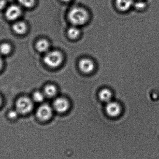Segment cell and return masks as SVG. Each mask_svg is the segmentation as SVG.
Segmentation results:
<instances>
[{
    "label": "cell",
    "mask_w": 159,
    "mask_h": 159,
    "mask_svg": "<svg viewBox=\"0 0 159 159\" xmlns=\"http://www.w3.org/2000/svg\"><path fill=\"white\" fill-rule=\"evenodd\" d=\"M80 31L77 26L73 25L70 27L67 31V34L70 39H75L80 35Z\"/></svg>",
    "instance_id": "cell-14"
},
{
    "label": "cell",
    "mask_w": 159,
    "mask_h": 159,
    "mask_svg": "<svg viewBox=\"0 0 159 159\" xmlns=\"http://www.w3.org/2000/svg\"><path fill=\"white\" fill-rule=\"evenodd\" d=\"M21 13V9L19 7L16 5H12L7 10L6 16L9 20H15L20 16Z\"/></svg>",
    "instance_id": "cell-8"
},
{
    "label": "cell",
    "mask_w": 159,
    "mask_h": 159,
    "mask_svg": "<svg viewBox=\"0 0 159 159\" xmlns=\"http://www.w3.org/2000/svg\"><path fill=\"white\" fill-rule=\"evenodd\" d=\"M71 1H72V0H61V1L64 2H69Z\"/></svg>",
    "instance_id": "cell-23"
},
{
    "label": "cell",
    "mask_w": 159,
    "mask_h": 159,
    "mask_svg": "<svg viewBox=\"0 0 159 159\" xmlns=\"http://www.w3.org/2000/svg\"><path fill=\"white\" fill-rule=\"evenodd\" d=\"M53 114L52 108L49 105L43 104L38 107L36 110L37 118L41 121H47L50 119Z\"/></svg>",
    "instance_id": "cell-4"
},
{
    "label": "cell",
    "mask_w": 159,
    "mask_h": 159,
    "mask_svg": "<svg viewBox=\"0 0 159 159\" xmlns=\"http://www.w3.org/2000/svg\"><path fill=\"white\" fill-rule=\"evenodd\" d=\"M57 90V87L52 84H48L45 86L43 93L47 97L52 98L56 96Z\"/></svg>",
    "instance_id": "cell-13"
},
{
    "label": "cell",
    "mask_w": 159,
    "mask_h": 159,
    "mask_svg": "<svg viewBox=\"0 0 159 159\" xmlns=\"http://www.w3.org/2000/svg\"><path fill=\"white\" fill-rule=\"evenodd\" d=\"M54 109L59 113L66 112L70 107V103L67 99L62 97L57 98L53 103Z\"/></svg>",
    "instance_id": "cell-5"
},
{
    "label": "cell",
    "mask_w": 159,
    "mask_h": 159,
    "mask_svg": "<svg viewBox=\"0 0 159 159\" xmlns=\"http://www.w3.org/2000/svg\"><path fill=\"white\" fill-rule=\"evenodd\" d=\"M116 4L119 10L125 12L128 11L132 6L134 0H116Z\"/></svg>",
    "instance_id": "cell-9"
},
{
    "label": "cell",
    "mask_w": 159,
    "mask_h": 159,
    "mask_svg": "<svg viewBox=\"0 0 159 159\" xmlns=\"http://www.w3.org/2000/svg\"><path fill=\"white\" fill-rule=\"evenodd\" d=\"M2 96L0 95V107L2 105Z\"/></svg>",
    "instance_id": "cell-22"
},
{
    "label": "cell",
    "mask_w": 159,
    "mask_h": 159,
    "mask_svg": "<svg viewBox=\"0 0 159 159\" xmlns=\"http://www.w3.org/2000/svg\"><path fill=\"white\" fill-rule=\"evenodd\" d=\"M20 4L26 7H31L35 4V0H18Z\"/></svg>",
    "instance_id": "cell-17"
},
{
    "label": "cell",
    "mask_w": 159,
    "mask_h": 159,
    "mask_svg": "<svg viewBox=\"0 0 159 159\" xmlns=\"http://www.w3.org/2000/svg\"><path fill=\"white\" fill-rule=\"evenodd\" d=\"M27 24L23 21H18L13 26V30L15 33L20 35L25 34L27 31Z\"/></svg>",
    "instance_id": "cell-11"
},
{
    "label": "cell",
    "mask_w": 159,
    "mask_h": 159,
    "mask_svg": "<svg viewBox=\"0 0 159 159\" xmlns=\"http://www.w3.org/2000/svg\"><path fill=\"white\" fill-rule=\"evenodd\" d=\"M12 51V46L9 43H3L0 44V54L2 56H7Z\"/></svg>",
    "instance_id": "cell-15"
},
{
    "label": "cell",
    "mask_w": 159,
    "mask_h": 159,
    "mask_svg": "<svg viewBox=\"0 0 159 159\" xmlns=\"http://www.w3.org/2000/svg\"><path fill=\"white\" fill-rule=\"evenodd\" d=\"M68 17L73 25L79 27L88 22L90 19V14L84 7L75 6L70 9Z\"/></svg>",
    "instance_id": "cell-1"
},
{
    "label": "cell",
    "mask_w": 159,
    "mask_h": 159,
    "mask_svg": "<svg viewBox=\"0 0 159 159\" xmlns=\"http://www.w3.org/2000/svg\"><path fill=\"white\" fill-rule=\"evenodd\" d=\"M63 59L61 52L57 50H53L46 53L43 58V61L48 67L56 68L61 65Z\"/></svg>",
    "instance_id": "cell-2"
},
{
    "label": "cell",
    "mask_w": 159,
    "mask_h": 159,
    "mask_svg": "<svg viewBox=\"0 0 159 159\" xmlns=\"http://www.w3.org/2000/svg\"><path fill=\"white\" fill-rule=\"evenodd\" d=\"M20 114L16 109L11 110L7 113V117L11 120H15L18 117Z\"/></svg>",
    "instance_id": "cell-18"
},
{
    "label": "cell",
    "mask_w": 159,
    "mask_h": 159,
    "mask_svg": "<svg viewBox=\"0 0 159 159\" xmlns=\"http://www.w3.org/2000/svg\"><path fill=\"white\" fill-rule=\"evenodd\" d=\"M105 109L107 115L111 117L117 116L120 114L121 110L119 104L111 101L107 103Z\"/></svg>",
    "instance_id": "cell-7"
},
{
    "label": "cell",
    "mask_w": 159,
    "mask_h": 159,
    "mask_svg": "<svg viewBox=\"0 0 159 159\" xmlns=\"http://www.w3.org/2000/svg\"><path fill=\"white\" fill-rule=\"evenodd\" d=\"M6 5V2L4 0H0V9H3Z\"/></svg>",
    "instance_id": "cell-20"
},
{
    "label": "cell",
    "mask_w": 159,
    "mask_h": 159,
    "mask_svg": "<svg viewBox=\"0 0 159 159\" xmlns=\"http://www.w3.org/2000/svg\"><path fill=\"white\" fill-rule=\"evenodd\" d=\"M33 108V101L27 96H21L16 101V109L20 115L29 114L32 111Z\"/></svg>",
    "instance_id": "cell-3"
},
{
    "label": "cell",
    "mask_w": 159,
    "mask_h": 159,
    "mask_svg": "<svg viewBox=\"0 0 159 159\" xmlns=\"http://www.w3.org/2000/svg\"><path fill=\"white\" fill-rule=\"evenodd\" d=\"M50 44L46 39H40L36 42L35 48L37 51L41 53H47L49 51Z\"/></svg>",
    "instance_id": "cell-10"
},
{
    "label": "cell",
    "mask_w": 159,
    "mask_h": 159,
    "mask_svg": "<svg viewBox=\"0 0 159 159\" xmlns=\"http://www.w3.org/2000/svg\"><path fill=\"white\" fill-rule=\"evenodd\" d=\"M3 66V61L2 58V55L0 54V71L2 69Z\"/></svg>",
    "instance_id": "cell-21"
},
{
    "label": "cell",
    "mask_w": 159,
    "mask_h": 159,
    "mask_svg": "<svg viewBox=\"0 0 159 159\" xmlns=\"http://www.w3.org/2000/svg\"><path fill=\"white\" fill-rule=\"evenodd\" d=\"M99 96L101 101L107 103L111 101L112 97V93L111 91L108 89H104L100 91Z\"/></svg>",
    "instance_id": "cell-12"
},
{
    "label": "cell",
    "mask_w": 159,
    "mask_h": 159,
    "mask_svg": "<svg viewBox=\"0 0 159 159\" xmlns=\"http://www.w3.org/2000/svg\"><path fill=\"white\" fill-rule=\"evenodd\" d=\"M135 8L138 10H142V9H144L145 7L146 4L145 3L143 2H137L136 3L134 4Z\"/></svg>",
    "instance_id": "cell-19"
},
{
    "label": "cell",
    "mask_w": 159,
    "mask_h": 159,
    "mask_svg": "<svg viewBox=\"0 0 159 159\" xmlns=\"http://www.w3.org/2000/svg\"><path fill=\"white\" fill-rule=\"evenodd\" d=\"M79 67L81 72L85 74L92 72L94 69V64L93 61L89 58L81 59L79 61Z\"/></svg>",
    "instance_id": "cell-6"
},
{
    "label": "cell",
    "mask_w": 159,
    "mask_h": 159,
    "mask_svg": "<svg viewBox=\"0 0 159 159\" xmlns=\"http://www.w3.org/2000/svg\"><path fill=\"white\" fill-rule=\"evenodd\" d=\"M45 95L43 92L36 91L32 95V100L35 102H42L44 100Z\"/></svg>",
    "instance_id": "cell-16"
}]
</instances>
